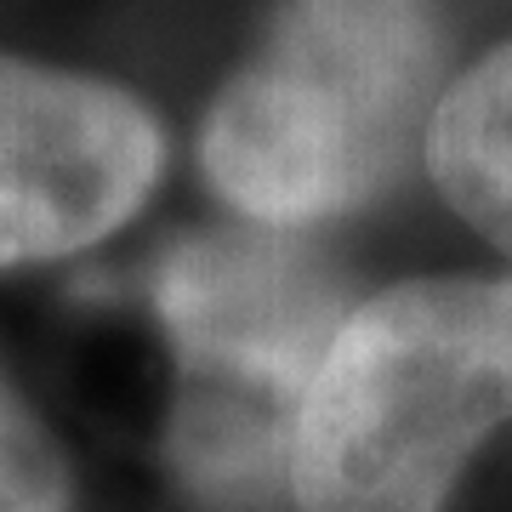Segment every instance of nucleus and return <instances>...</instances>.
I'll return each mask as SVG.
<instances>
[{
	"mask_svg": "<svg viewBox=\"0 0 512 512\" xmlns=\"http://www.w3.org/2000/svg\"><path fill=\"white\" fill-rule=\"evenodd\" d=\"M444 92L439 0H279L205 114V183L262 228L330 222L427 154Z\"/></svg>",
	"mask_w": 512,
	"mask_h": 512,
	"instance_id": "nucleus-1",
	"label": "nucleus"
},
{
	"mask_svg": "<svg viewBox=\"0 0 512 512\" xmlns=\"http://www.w3.org/2000/svg\"><path fill=\"white\" fill-rule=\"evenodd\" d=\"M427 171L478 234L512 251V46L444 92L427 131Z\"/></svg>",
	"mask_w": 512,
	"mask_h": 512,
	"instance_id": "nucleus-5",
	"label": "nucleus"
},
{
	"mask_svg": "<svg viewBox=\"0 0 512 512\" xmlns=\"http://www.w3.org/2000/svg\"><path fill=\"white\" fill-rule=\"evenodd\" d=\"M160 120L92 74L0 57V268L69 256L154 194Z\"/></svg>",
	"mask_w": 512,
	"mask_h": 512,
	"instance_id": "nucleus-4",
	"label": "nucleus"
},
{
	"mask_svg": "<svg viewBox=\"0 0 512 512\" xmlns=\"http://www.w3.org/2000/svg\"><path fill=\"white\" fill-rule=\"evenodd\" d=\"M154 313L177 353L171 473L217 512L274 507L308 393L353 319L348 285L296 228L245 222L177 239L154 268Z\"/></svg>",
	"mask_w": 512,
	"mask_h": 512,
	"instance_id": "nucleus-2",
	"label": "nucleus"
},
{
	"mask_svg": "<svg viewBox=\"0 0 512 512\" xmlns=\"http://www.w3.org/2000/svg\"><path fill=\"white\" fill-rule=\"evenodd\" d=\"M512 421V279H404L342 325L291 461L302 512H439Z\"/></svg>",
	"mask_w": 512,
	"mask_h": 512,
	"instance_id": "nucleus-3",
	"label": "nucleus"
},
{
	"mask_svg": "<svg viewBox=\"0 0 512 512\" xmlns=\"http://www.w3.org/2000/svg\"><path fill=\"white\" fill-rule=\"evenodd\" d=\"M0 512H74L69 461L6 376H0Z\"/></svg>",
	"mask_w": 512,
	"mask_h": 512,
	"instance_id": "nucleus-6",
	"label": "nucleus"
}]
</instances>
